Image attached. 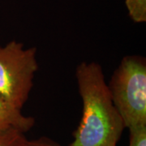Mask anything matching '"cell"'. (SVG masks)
Listing matches in <instances>:
<instances>
[{"label": "cell", "mask_w": 146, "mask_h": 146, "mask_svg": "<svg viewBox=\"0 0 146 146\" xmlns=\"http://www.w3.org/2000/svg\"><path fill=\"white\" fill-rule=\"evenodd\" d=\"M82 116L70 146H117L125 126L110 94L99 63L82 62L76 69Z\"/></svg>", "instance_id": "cell-1"}, {"label": "cell", "mask_w": 146, "mask_h": 146, "mask_svg": "<svg viewBox=\"0 0 146 146\" xmlns=\"http://www.w3.org/2000/svg\"><path fill=\"white\" fill-rule=\"evenodd\" d=\"M107 85L126 128L146 124L145 58L140 55L123 58Z\"/></svg>", "instance_id": "cell-2"}, {"label": "cell", "mask_w": 146, "mask_h": 146, "mask_svg": "<svg viewBox=\"0 0 146 146\" xmlns=\"http://www.w3.org/2000/svg\"><path fill=\"white\" fill-rule=\"evenodd\" d=\"M37 70L36 47L25 48L16 40L0 45V98L22 110L33 89Z\"/></svg>", "instance_id": "cell-3"}, {"label": "cell", "mask_w": 146, "mask_h": 146, "mask_svg": "<svg viewBox=\"0 0 146 146\" xmlns=\"http://www.w3.org/2000/svg\"><path fill=\"white\" fill-rule=\"evenodd\" d=\"M35 124L34 118L23 115L16 108L0 98V131L14 128L26 133Z\"/></svg>", "instance_id": "cell-4"}, {"label": "cell", "mask_w": 146, "mask_h": 146, "mask_svg": "<svg viewBox=\"0 0 146 146\" xmlns=\"http://www.w3.org/2000/svg\"><path fill=\"white\" fill-rule=\"evenodd\" d=\"M130 18L136 23L146 22V0H125Z\"/></svg>", "instance_id": "cell-5"}, {"label": "cell", "mask_w": 146, "mask_h": 146, "mask_svg": "<svg viewBox=\"0 0 146 146\" xmlns=\"http://www.w3.org/2000/svg\"><path fill=\"white\" fill-rule=\"evenodd\" d=\"M26 139L25 133L14 128L0 131V146H20Z\"/></svg>", "instance_id": "cell-6"}, {"label": "cell", "mask_w": 146, "mask_h": 146, "mask_svg": "<svg viewBox=\"0 0 146 146\" xmlns=\"http://www.w3.org/2000/svg\"><path fill=\"white\" fill-rule=\"evenodd\" d=\"M129 131L128 146H146V124H141L127 128Z\"/></svg>", "instance_id": "cell-7"}, {"label": "cell", "mask_w": 146, "mask_h": 146, "mask_svg": "<svg viewBox=\"0 0 146 146\" xmlns=\"http://www.w3.org/2000/svg\"><path fill=\"white\" fill-rule=\"evenodd\" d=\"M20 146H61L58 143L47 136H41L34 140L26 139Z\"/></svg>", "instance_id": "cell-8"}]
</instances>
